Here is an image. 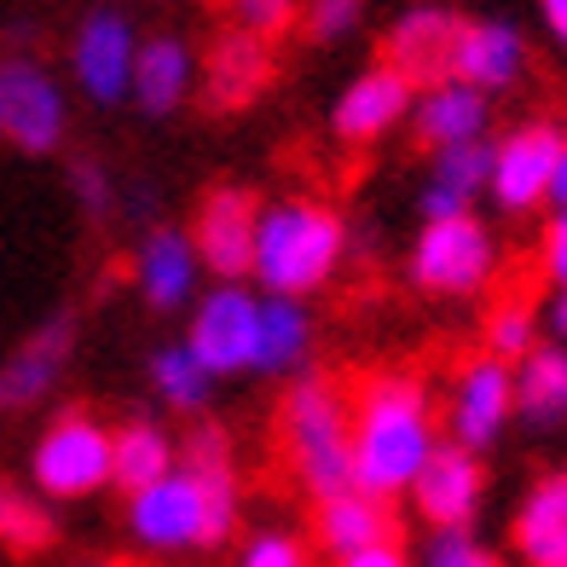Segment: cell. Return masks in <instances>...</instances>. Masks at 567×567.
Segmentation results:
<instances>
[{"instance_id": "4fadbf2b", "label": "cell", "mask_w": 567, "mask_h": 567, "mask_svg": "<svg viewBox=\"0 0 567 567\" xmlns=\"http://www.w3.org/2000/svg\"><path fill=\"white\" fill-rule=\"evenodd\" d=\"M411 509L429 533H446V527H475L481 522V504H486V457L463 452L452 441H441L429 452L423 475L411 481Z\"/></svg>"}, {"instance_id": "836d02e7", "label": "cell", "mask_w": 567, "mask_h": 567, "mask_svg": "<svg viewBox=\"0 0 567 567\" xmlns=\"http://www.w3.org/2000/svg\"><path fill=\"white\" fill-rule=\"evenodd\" d=\"M238 567H313V550H307V538L284 533V527H267V533L244 538Z\"/></svg>"}, {"instance_id": "d6986e66", "label": "cell", "mask_w": 567, "mask_h": 567, "mask_svg": "<svg viewBox=\"0 0 567 567\" xmlns=\"http://www.w3.org/2000/svg\"><path fill=\"white\" fill-rule=\"evenodd\" d=\"M457 12L441 7V0H423V7H405L389 35H382V64L400 70L411 87H429L446 75V59H452V41H457Z\"/></svg>"}, {"instance_id": "7c38bea8", "label": "cell", "mask_w": 567, "mask_h": 567, "mask_svg": "<svg viewBox=\"0 0 567 567\" xmlns=\"http://www.w3.org/2000/svg\"><path fill=\"white\" fill-rule=\"evenodd\" d=\"M134 53H140V30L134 18L116 7H93L82 23H75L70 41V75L82 99L93 105H127V87H134Z\"/></svg>"}, {"instance_id": "e575fe53", "label": "cell", "mask_w": 567, "mask_h": 567, "mask_svg": "<svg viewBox=\"0 0 567 567\" xmlns=\"http://www.w3.org/2000/svg\"><path fill=\"white\" fill-rule=\"evenodd\" d=\"M538 278L556 296H567V209H550L538 226Z\"/></svg>"}, {"instance_id": "8d00e7d4", "label": "cell", "mask_w": 567, "mask_h": 567, "mask_svg": "<svg viewBox=\"0 0 567 567\" xmlns=\"http://www.w3.org/2000/svg\"><path fill=\"white\" fill-rule=\"evenodd\" d=\"M330 567H411V556H405L400 538H389V545H371V550L342 556V561H330Z\"/></svg>"}, {"instance_id": "6da1fadb", "label": "cell", "mask_w": 567, "mask_h": 567, "mask_svg": "<svg viewBox=\"0 0 567 567\" xmlns=\"http://www.w3.org/2000/svg\"><path fill=\"white\" fill-rule=\"evenodd\" d=\"M238 522H244V486H238V463H231V441L215 423H197L174 470L151 481L145 493H134L122 509L127 538L151 556L215 550L231 538Z\"/></svg>"}, {"instance_id": "3957f363", "label": "cell", "mask_w": 567, "mask_h": 567, "mask_svg": "<svg viewBox=\"0 0 567 567\" xmlns=\"http://www.w3.org/2000/svg\"><path fill=\"white\" fill-rule=\"evenodd\" d=\"M348 261V220L319 197H272L261 203L255 226V261L249 284L261 296L307 301L319 296Z\"/></svg>"}, {"instance_id": "83f0119b", "label": "cell", "mask_w": 567, "mask_h": 567, "mask_svg": "<svg viewBox=\"0 0 567 567\" xmlns=\"http://www.w3.org/2000/svg\"><path fill=\"white\" fill-rule=\"evenodd\" d=\"M145 377H151V389H157V400L168 411H186V417H197V411L209 405V394H215V377L197 365L186 342H168V348L151 353Z\"/></svg>"}, {"instance_id": "277c9868", "label": "cell", "mask_w": 567, "mask_h": 567, "mask_svg": "<svg viewBox=\"0 0 567 567\" xmlns=\"http://www.w3.org/2000/svg\"><path fill=\"white\" fill-rule=\"evenodd\" d=\"M278 434L290 475L307 498H337L353 486V452H348V394L319 371H301L278 405Z\"/></svg>"}, {"instance_id": "60d3db41", "label": "cell", "mask_w": 567, "mask_h": 567, "mask_svg": "<svg viewBox=\"0 0 567 567\" xmlns=\"http://www.w3.org/2000/svg\"><path fill=\"white\" fill-rule=\"evenodd\" d=\"M93 567H116V561H93Z\"/></svg>"}, {"instance_id": "9c48e42d", "label": "cell", "mask_w": 567, "mask_h": 567, "mask_svg": "<svg viewBox=\"0 0 567 567\" xmlns=\"http://www.w3.org/2000/svg\"><path fill=\"white\" fill-rule=\"evenodd\" d=\"M255 330H261V290L255 284H209L186 313V348L215 382L249 377Z\"/></svg>"}, {"instance_id": "4316f807", "label": "cell", "mask_w": 567, "mask_h": 567, "mask_svg": "<svg viewBox=\"0 0 567 567\" xmlns=\"http://www.w3.org/2000/svg\"><path fill=\"white\" fill-rule=\"evenodd\" d=\"M174 463H179V446L157 417H127V423L111 429V486L122 498L145 493V486L163 481Z\"/></svg>"}, {"instance_id": "44dd1931", "label": "cell", "mask_w": 567, "mask_h": 567, "mask_svg": "<svg viewBox=\"0 0 567 567\" xmlns=\"http://www.w3.org/2000/svg\"><path fill=\"white\" fill-rule=\"evenodd\" d=\"M272 82V53L267 41H255L244 30L215 35V47L197 59V87L215 111H244L261 99V87Z\"/></svg>"}, {"instance_id": "ac0fdd59", "label": "cell", "mask_w": 567, "mask_h": 567, "mask_svg": "<svg viewBox=\"0 0 567 567\" xmlns=\"http://www.w3.org/2000/svg\"><path fill=\"white\" fill-rule=\"evenodd\" d=\"M405 122H411V134H417V145L429 157L434 151H457V145H481V140H493V99L441 75V82L417 87Z\"/></svg>"}, {"instance_id": "f1b7e54d", "label": "cell", "mask_w": 567, "mask_h": 567, "mask_svg": "<svg viewBox=\"0 0 567 567\" xmlns=\"http://www.w3.org/2000/svg\"><path fill=\"white\" fill-rule=\"evenodd\" d=\"M538 342H545V330H538V301L498 296L493 307H486V319H481V353H493V359H504V365H515V359H527Z\"/></svg>"}, {"instance_id": "5b68a950", "label": "cell", "mask_w": 567, "mask_h": 567, "mask_svg": "<svg viewBox=\"0 0 567 567\" xmlns=\"http://www.w3.org/2000/svg\"><path fill=\"white\" fill-rule=\"evenodd\" d=\"M498 272H504V244L481 215L423 220L417 244L405 255L411 290L434 301H475L498 284Z\"/></svg>"}, {"instance_id": "9a60e30c", "label": "cell", "mask_w": 567, "mask_h": 567, "mask_svg": "<svg viewBox=\"0 0 567 567\" xmlns=\"http://www.w3.org/2000/svg\"><path fill=\"white\" fill-rule=\"evenodd\" d=\"M411 99H417V87H411L400 70L371 64L337 93V105H330V134H337L342 145H353V151L382 145L394 127H405Z\"/></svg>"}, {"instance_id": "1f68e13d", "label": "cell", "mask_w": 567, "mask_h": 567, "mask_svg": "<svg viewBox=\"0 0 567 567\" xmlns=\"http://www.w3.org/2000/svg\"><path fill=\"white\" fill-rule=\"evenodd\" d=\"M359 18H365V0H301L296 23H301L307 41L330 47V41H348L359 30Z\"/></svg>"}, {"instance_id": "8992f818", "label": "cell", "mask_w": 567, "mask_h": 567, "mask_svg": "<svg viewBox=\"0 0 567 567\" xmlns=\"http://www.w3.org/2000/svg\"><path fill=\"white\" fill-rule=\"evenodd\" d=\"M30 486L41 504H82L111 486V423L93 411H59L30 452Z\"/></svg>"}, {"instance_id": "2e32d148", "label": "cell", "mask_w": 567, "mask_h": 567, "mask_svg": "<svg viewBox=\"0 0 567 567\" xmlns=\"http://www.w3.org/2000/svg\"><path fill=\"white\" fill-rule=\"evenodd\" d=\"M134 284L151 313H192V301L203 296V261L186 226H151L134 244Z\"/></svg>"}, {"instance_id": "e0dca14e", "label": "cell", "mask_w": 567, "mask_h": 567, "mask_svg": "<svg viewBox=\"0 0 567 567\" xmlns=\"http://www.w3.org/2000/svg\"><path fill=\"white\" fill-rule=\"evenodd\" d=\"M70 359H75V319L70 313H53L41 330H30V337L18 342L12 359H0V411L41 405L64 382Z\"/></svg>"}, {"instance_id": "ffe728a7", "label": "cell", "mask_w": 567, "mask_h": 567, "mask_svg": "<svg viewBox=\"0 0 567 567\" xmlns=\"http://www.w3.org/2000/svg\"><path fill=\"white\" fill-rule=\"evenodd\" d=\"M509 550L522 567H567V463L522 493L509 515Z\"/></svg>"}, {"instance_id": "f35d334b", "label": "cell", "mask_w": 567, "mask_h": 567, "mask_svg": "<svg viewBox=\"0 0 567 567\" xmlns=\"http://www.w3.org/2000/svg\"><path fill=\"white\" fill-rule=\"evenodd\" d=\"M538 18H545V35L567 53V0H538Z\"/></svg>"}, {"instance_id": "f546056e", "label": "cell", "mask_w": 567, "mask_h": 567, "mask_svg": "<svg viewBox=\"0 0 567 567\" xmlns=\"http://www.w3.org/2000/svg\"><path fill=\"white\" fill-rule=\"evenodd\" d=\"M53 538H59L53 509H47L41 498H30V493H18L12 481H0V545L35 556V550L53 545Z\"/></svg>"}, {"instance_id": "ab89813d", "label": "cell", "mask_w": 567, "mask_h": 567, "mask_svg": "<svg viewBox=\"0 0 567 567\" xmlns=\"http://www.w3.org/2000/svg\"><path fill=\"white\" fill-rule=\"evenodd\" d=\"M550 209H567V140H561V157H556V179H550Z\"/></svg>"}, {"instance_id": "74e56055", "label": "cell", "mask_w": 567, "mask_h": 567, "mask_svg": "<svg viewBox=\"0 0 567 567\" xmlns=\"http://www.w3.org/2000/svg\"><path fill=\"white\" fill-rule=\"evenodd\" d=\"M538 330H545V342H561L567 348V296H545L538 301Z\"/></svg>"}, {"instance_id": "30bf717a", "label": "cell", "mask_w": 567, "mask_h": 567, "mask_svg": "<svg viewBox=\"0 0 567 567\" xmlns=\"http://www.w3.org/2000/svg\"><path fill=\"white\" fill-rule=\"evenodd\" d=\"M515 423V382L509 365L493 353H470L446 382V405H441V441L486 457Z\"/></svg>"}, {"instance_id": "8fae6325", "label": "cell", "mask_w": 567, "mask_h": 567, "mask_svg": "<svg viewBox=\"0 0 567 567\" xmlns=\"http://www.w3.org/2000/svg\"><path fill=\"white\" fill-rule=\"evenodd\" d=\"M255 226H261V197L249 186H215L203 192L197 215H192V249L203 261V278L215 284H249L255 261Z\"/></svg>"}, {"instance_id": "5bb4252c", "label": "cell", "mask_w": 567, "mask_h": 567, "mask_svg": "<svg viewBox=\"0 0 567 567\" xmlns=\"http://www.w3.org/2000/svg\"><path fill=\"white\" fill-rule=\"evenodd\" d=\"M527 35L522 23L509 18H463L457 23V41H452V59H446V75L463 87H475L486 99H498L509 87H522L527 75Z\"/></svg>"}, {"instance_id": "d4e9b609", "label": "cell", "mask_w": 567, "mask_h": 567, "mask_svg": "<svg viewBox=\"0 0 567 567\" xmlns=\"http://www.w3.org/2000/svg\"><path fill=\"white\" fill-rule=\"evenodd\" d=\"M509 382H515V423H527L538 434L567 429V348L561 342H538L527 359H515Z\"/></svg>"}, {"instance_id": "d590c367", "label": "cell", "mask_w": 567, "mask_h": 567, "mask_svg": "<svg viewBox=\"0 0 567 567\" xmlns=\"http://www.w3.org/2000/svg\"><path fill=\"white\" fill-rule=\"evenodd\" d=\"M70 192H75V203H82L93 220H105V215H111V203H116L111 174L99 168V163H75V168H70Z\"/></svg>"}, {"instance_id": "cb8c5ba5", "label": "cell", "mask_w": 567, "mask_h": 567, "mask_svg": "<svg viewBox=\"0 0 567 567\" xmlns=\"http://www.w3.org/2000/svg\"><path fill=\"white\" fill-rule=\"evenodd\" d=\"M486 174H493V140L457 145V151H434V157H429V179L417 192L423 220L475 215V203L486 197Z\"/></svg>"}, {"instance_id": "4dcf8cb0", "label": "cell", "mask_w": 567, "mask_h": 567, "mask_svg": "<svg viewBox=\"0 0 567 567\" xmlns=\"http://www.w3.org/2000/svg\"><path fill=\"white\" fill-rule=\"evenodd\" d=\"M417 567H504L493 545H481L475 527H446V533H429Z\"/></svg>"}, {"instance_id": "ba28073f", "label": "cell", "mask_w": 567, "mask_h": 567, "mask_svg": "<svg viewBox=\"0 0 567 567\" xmlns=\"http://www.w3.org/2000/svg\"><path fill=\"white\" fill-rule=\"evenodd\" d=\"M70 134V93L30 53L0 59V140L23 157H53Z\"/></svg>"}, {"instance_id": "7a4b0ae2", "label": "cell", "mask_w": 567, "mask_h": 567, "mask_svg": "<svg viewBox=\"0 0 567 567\" xmlns=\"http://www.w3.org/2000/svg\"><path fill=\"white\" fill-rule=\"evenodd\" d=\"M434 446H441V405H434L429 377L377 371L359 382V394L348 400V452L359 493L382 504L405 498Z\"/></svg>"}, {"instance_id": "52a82bcc", "label": "cell", "mask_w": 567, "mask_h": 567, "mask_svg": "<svg viewBox=\"0 0 567 567\" xmlns=\"http://www.w3.org/2000/svg\"><path fill=\"white\" fill-rule=\"evenodd\" d=\"M561 140H567V122H556V116H527L509 134H498L493 140V174H486V203L509 220L550 209Z\"/></svg>"}, {"instance_id": "7402d4cb", "label": "cell", "mask_w": 567, "mask_h": 567, "mask_svg": "<svg viewBox=\"0 0 567 567\" xmlns=\"http://www.w3.org/2000/svg\"><path fill=\"white\" fill-rule=\"evenodd\" d=\"M389 538H400L394 504L359 493V486H348V493L313 504V545H319L330 561L359 556V550H371V545H389Z\"/></svg>"}, {"instance_id": "484cf974", "label": "cell", "mask_w": 567, "mask_h": 567, "mask_svg": "<svg viewBox=\"0 0 567 567\" xmlns=\"http://www.w3.org/2000/svg\"><path fill=\"white\" fill-rule=\"evenodd\" d=\"M313 359V313L307 301L261 296V330H255V371L249 377H278L296 382Z\"/></svg>"}, {"instance_id": "603a6c76", "label": "cell", "mask_w": 567, "mask_h": 567, "mask_svg": "<svg viewBox=\"0 0 567 567\" xmlns=\"http://www.w3.org/2000/svg\"><path fill=\"white\" fill-rule=\"evenodd\" d=\"M192 93H197V53H192V41L145 35L140 53H134V87H127V99H134L145 116H174Z\"/></svg>"}, {"instance_id": "d6a6232c", "label": "cell", "mask_w": 567, "mask_h": 567, "mask_svg": "<svg viewBox=\"0 0 567 567\" xmlns=\"http://www.w3.org/2000/svg\"><path fill=\"white\" fill-rule=\"evenodd\" d=\"M226 12H231V30H244L255 41H272L301 18V0H226Z\"/></svg>"}]
</instances>
